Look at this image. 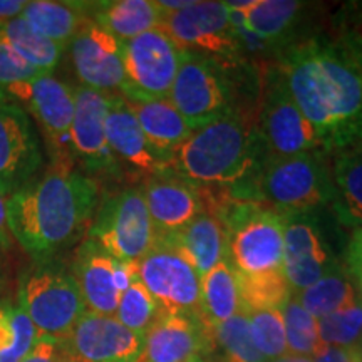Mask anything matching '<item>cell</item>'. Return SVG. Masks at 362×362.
I'll return each instance as SVG.
<instances>
[{
    "mask_svg": "<svg viewBox=\"0 0 362 362\" xmlns=\"http://www.w3.org/2000/svg\"><path fill=\"white\" fill-rule=\"evenodd\" d=\"M277 69L325 155L362 144V72L332 39L287 45Z\"/></svg>",
    "mask_w": 362,
    "mask_h": 362,
    "instance_id": "cell-1",
    "label": "cell"
},
{
    "mask_svg": "<svg viewBox=\"0 0 362 362\" xmlns=\"http://www.w3.org/2000/svg\"><path fill=\"white\" fill-rule=\"evenodd\" d=\"M99 183L76 166H49L7 198L12 238L35 264H49L89 230Z\"/></svg>",
    "mask_w": 362,
    "mask_h": 362,
    "instance_id": "cell-2",
    "label": "cell"
},
{
    "mask_svg": "<svg viewBox=\"0 0 362 362\" xmlns=\"http://www.w3.org/2000/svg\"><path fill=\"white\" fill-rule=\"evenodd\" d=\"M267 160L259 131L232 111L193 129L171 155L168 171L198 188H245Z\"/></svg>",
    "mask_w": 362,
    "mask_h": 362,
    "instance_id": "cell-3",
    "label": "cell"
},
{
    "mask_svg": "<svg viewBox=\"0 0 362 362\" xmlns=\"http://www.w3.org/2000/svg\"><path fill=\"white\" fill-rule=\"evenodd\" d=\"M203 189V188H202ZM221 198L203 189L206 214L221 221L226 235V262L238 275L282 270L284 215L264 203Z\"/></svg>",
    "mask_w": 362,
    "mask_h": 362,
    "instance_id": "cell-4",
    "label": "cell"
},
{
    "mask_svg": "<svg viewBox=\"0 0 362 362\" xmlns=\"http://www.w3.org/2000/svg\"><path fill=\"white\" fill-rule=\"evenodd\" d=\"M332 198L330 158L324 151L269 158L253 180V200L280 215L314 214Z\"/></svg>",
    "mask_w": 362,
    "mask_h": 362,
    "instance_id": "cell-5",
    "label": "cell"
},
{
    "mask_svg": "<svg viewBox=\"0 0 362 362\" xmlns=\"http://www.w3.org/2000/svg\"><path fill=\"white\" fill-rule=\"evenodd\" d=\"M2 101L19 104L37 123L51 166H76L71 151V126L76 110L74 88L52 74H40L8 88Z\"/></svg>",
    "mask_w": 362,
    "mask_h": 362,
    "instance_id": "cell-6",
    "label": "cell"
},
{
    "mask_svg": "<svg viewBox=\"0 0 362 362\" xmlns=\"http://www.w3.org/2000/svg\"><path fill=\"white\" fill-rule=\"evenodd\" d=\"M88 238L123 264H138L156 238L143 189L124 188L99 202Z\"/></svg>",
    "mask_w": 362,
    "mask_h": 362,
    "instance_id": "cell-7",
    "label": "cell"
},
{
    "mask_svg": "<svg viewBox=\"0 0 362 362\" xmlns=\"http://www.w3.org/2000/svg\"><path fill=\"white\" fill-rule=\"evenodd\" d=\"M19 302L35 329L56 339L69 336L88 310L74 275L51 262L37 265L22 277Z\"/></svg>",
    "mask_w": 362,
    "mask_h": 362,
    "instance_id": "cell-8",
    "label": "cell"
},
{
    "mask_svg": "<svg viewBox=\"0 0 362 362\" xmlns=\"http://www.w3.org/2000/svg\"><path fill=\"white\" fill-rule=\"evenodd\" d=\"M160 29L183 51L228 62L238 61L242 56L243 45L225 2L192 0L188 7L180 11H161Z\"/></svg>",
    "mask_w": 362,
    "mask_h": 362,
    "instance_id": "cell-9",
    "label": "cell"
},
{
    "mask_svg": "<svg viewBox=\"0 0 362 362\" xmlns=\"http://www.w3.org/2000/svg\"><path fill=\"white\" fill-rule=\"evenodd\" d=\"M168 99L192 129L233 111L232 89L223 67L215 59L197 52H183Z\"/></svg>",
    "mask_w": 362,
    "mask_h": 362,
    "instance_id": "cell-10",
    "label": "cell"
},
{
    "mask_svg": "<svg viewBox=\"0 0 362 362\" xmlns=\"http://www.w3.org/2000/svg\"><path fill=\"white\" fill-rule=\"evenodd\" d=\"M121 45L124 66L121 96L129 101L168 98L183 59V49L160 27L124 40Z\"/></svg>",
    "mask_w": 362,
    "mask_h": 362,
    "instance_id": "cell-11",
    "label": "cell"
},
{
    "mask_svg": "<svg viewBox=\"0 0 362 362\" xmlns=\"http://www.w3.org/2000/svg\"><path fill=\"white\" fill-rule=\"evenodd\" d=\"M138 277L161 314H200L202 277L171 240L155 238L149 252L138 262Z\"/></svg>",
    "mask_w": 362,
    "mask_h": 362,
    "instance_id": "cell-12",
    "label": "cell"
},
{
    "mask_svg": "<svg viewBox=\"0 0 362 362\" xmlns=\"http://www.w3.org/2000/svg\"><path fill=\"white\" fill-rule=\"evenodd\" d=\"M259 134L269 158L322 151L314 128L298 110L277 67L269 74L264 88Z\"/></svg>",
    "mask_w": 362,
    "mask_h": 362,
    "instance_id": "cell-13",
    "label": "cell"
},
{
    "mask_svg": "<svg viewBox=\"0 0 362 362\" xmlns=\"http://www.w3.org/2000/svg\"><path fill=\"white\" fill-rule=\"evenodd\" d=\"M76 110L71 126V151L84 175L96 178L123 176L106 138V115L111 94L84 86L74 88Z\"/></svg>",
    "mask_w": 362,
    "mask_h": 362,
    "instance_id": "cell-14",
    "label": "cell"
},
{
    "mask_svg": "<svg viewBox=\"0 0 362 362\" xmlns=\"http://www.w3.org/2000/svg\"><path fill=\"white\" fill-rule=\"evenodd\" d=\"M33 117L19 104L0 99V194L8 198L37 176L42 143Z\"/></svg>",
    "mask_w": 362,
    "mask_h": 362,
    "instance_id": "cell-15",
    "label": "cell"
},
{
    "mask_svg": "<svg viewBox=\"0 0 362 362\" xmlns=\"http://www.w3.org/2000/svg\"><path fill=\"white\" fill-rule=\"evenodd\" d=\"M339 264L314 214L284 215L282 272L292 291H304Z\"/></svg>",
    "mask_w": 362,
    "mask_h": 362,
    "instance_id": "cell-16",
    "label": "cell"
},
{
    "mask_svg": "<svg viewBox=\"0 0 362 362\" xmlns=\"http://www.w3.org/2000/svg\"><path fill=\"white\" fill-rule=\"evenodd\" d=\"M72 275L86 309L115 317L121 293L138 277V264H123L86 237L76 252Z\"/></svg>",
    "mask_w": 362,
    "mask_h": 362,
    "instance_id": "cell-17",
    "label": "cell"
},
{
    "mask_svg": "<svg viewBox=\"0 0 362 362\" xmlns=\"http://www.w3.org/2000/svg\"><path fill=\"white\" fill-rule=\"evenodd\" d=\"M146 336L136 334L112 315L86 310L66 339L67 356L84 362H139Z\"/></svg>",
    "mask_w": 362,
    "mask_h": 362,
    "instance_id": "cell-18",
    "label": "cell"
},
{
    "mask_svg": "<svg viewBox=\"0 0 362 362\" xmlns=\"http://www.w3.org/2000/svg\"><path fill=\"white\" fill-rule=\"evenodd\" d=\"M69 49L81 86L107 94H121L124 86L121 40L88 19L71 40Z\"/></svg>",
    "mask_w": 362,
    "mask_h": 362,
    "instance_id": "cell-19",
    "label": "cell"
},
{
    "mask_svg": "<svg viewBox=\"0 0 362 362\" xmlns=\"http://www.w3.org/2000/svg\"><path fill=\"white\" fill-rule=\"evenodd\" d=\"M214 349V330L198 317L161 314L148 330L139 362H205Z\"/></svg>",
    "mask_w": 362,
    "mask_h": 362,
    "instance_id": "cell-20",
    "label": "cell"
},
{
    "mask_svg": "<svg viewBox=\"0 0 362 362\" xmlns=\"http://www.w3.org/2000/svg\"><path fill=\"white\" fill-rule=\"evenodd\" d=\"M141 189L156 237L178 233L206 211L203 189L171 171L148 178Z\"/></svg>",
    "mask_w": 362,
    "mask_h": 362,
    "instance_id": "cell-21",
    "label": "cell"
},
{
    "mask_svg": "<svg viewBox=\"0 0 362 362\" xmlns=\"http://www.w3.org/2000/svg\"><path fill=\"white\" fill-rule=\"evenodd\" d=\"M106 138L123 171L146 180L168 171V161L149 146L133 110L121 94H111L106 115Z\"/></svg>",
    "mask_w": 362,
    "mask_h": 362,
    "instance_id": "cell-22",
    "label": "cell"
},
{
    "mask_svg": "<svg viewBox=\"0 0 362 362\" xmlns=\"http://www.w3.org/2000/svg\"><path fill=\"white\" fill-rule=\"evenodd\" d=\"M225 6L235 25L270 45L285 39L304 4L296 0H245L225 2Z\"/></svg>",
    "mask_w": 362,
    "mask_h": 362,
    "instance_id": "cell-23",
    "label": "cell"
},
{
    "mask_svg": "<svg viewBox=\"0 0 362 362\" xmlns=\"http://www.w3.org/2000/svg\"><path fill=\"white\" fill-rule=\"evenodd\" d=\"M334 198L330 210L344 226L362 228V144L330 155Z\"/></svg>",
    "mask_w": 362,
    "mask_h": 362,
    "instance_id": "cell-24",
    "label": "cell"
},
{
    "mask_svg": "<svg viewBox=\"0 0 362 362\" xmlns=\"http://www.w3.org/2000/svg\"><path fill=\"white\" fill-rule=\"evenodd\" d=\"M126 101L141 126L149 146L170 165V158L175 149L192 134L193 129L168 98L144 99V101L126 99Z\"/></svg>",
    "mask_w": 362,
    "mask_h": 362,
    "instance_id": "cell-25",
    "label": "cell"
},
{
    "mask_svg": "<svg viewBox=\"0 0 362 362\" xmlns=\"http://www.w3.org/2000/svg\"><path fill=\"white\" fill-rule=\"evenodd\" d=\"M89 21L117 40L134 39L161 24V8L153 0H112L88 4Z\"/></svg>",
    "mask_w": 362,
    "mask_h": 362,
    "instance_id": "cell-26",
    "label": "cell"
},
{
    "mask_svg": "<svg viewBox=\"0 0 362 362\" xmlns=\"http://www.w3.org/2000/svg\"><path fill=\"white\" fill-rule=\"evenodd\" d=\"M187 257L198 275L203 277L226 259V235L221 221L211 214H202L178 233L165 237Z\"/></svg>",
    "mask_w": 362,
    "mask_h": 362,
    "instance_id": "cell-27",
    "label": "cell"
},
{
    "mask_svg": "<svg viewBox=\"0 0 362 362\" xmlns=\"http://www.w3.org/2000/svg\"><path fill=\"white\" fill-rule=\"evenodd\" d=\"M86 12H88V4L34 0L27 2L21 19L35 34L66 49L84 22L89 19L86 17Z\"/></svg>",
    "mask_w": 362,
    "mask_h": 362,
    "instance_id": "cell-28",
    "label": "cell"
},
{
    "mask_svg": "<svg viewBox=\"0 0 362 362\" xmlns=\"http://www.w3.org/2000/svg\"><path fill=\"white\" fill-rule=\"evenodd\" d=\"M242 312L237 272L221 260L200 280V314L198 319L214 330L216 325Z\"/></svg>",
    "mask_w": 362,
    "mask_h": 362,
    "instance_id": "cell-29",
    "label": "cell"
},
{
    "mask_svg": "<svg viewBox=\"0 0 362 362\" xmlns=\"http://www.w3.org/2000/svg\"><path fill=\"white\" fill-rule=\"evenodd\" d=\"M0 42L40 74H52L64 52V47L35 34L21 17L0 25Z\"/></svg>",
    "mask_w": 362,
    "mask_h": 362,
    "instance_id": "cell-30",
    "label": "cell"
},
{
    "mask_svg": "<svg viewBox=\"0 0 362 362\" xmlns=\"http://www.w3.org/2000/svg\"><path fill=\"white\" fill-rule=\"evenodd\" d=\"M296 298L309 314L319 320L334 312L354 305L357 302V292L344 265H337L310 287L298 292Z\"/></svg>",
    "mask_w": 362,
    "mask_h": 362,
    "instance_id": "cell-31",
    "label": "cell"
},
{
    "mask_svg": "<svg viewBox=\"0 0 362 362\" xmlns=\"http://www.w3.org/2000/svg\"><path fill=\"white\" fill-rule=\"evenodd\" d=\"M238 291L242 300V312L250 314L255 310H282L293 297L292 287L284 272H267L259 275H238Z\"/></svg>",
    "mask_w": 362,
    "mask_h": 362,
    "instance_id": "cell-32",
    "label": "cell"
},
{
    "mask_svg": "<svg viewBox=\"0 0 362 362\" xmlns=\"http://www.w3.org/2000/svg\"><path fill=\"white\" fill-rule=\"evenodd\" d=\"M40 336L21 307H0V362H21Z\"/></svg>",
    "mask_w": 362,
    "mask_h": 362,
    "instance_id": "cell-33",
    "label": "cell"
},
{
    "mask_svg": "<svg viewBox=\"0 0 362 362\" xmlns=\"http://www.w3.org/2000/svg\"><path fill=\"white\" fill-rule=\"evenodd\" d=\"M282 315L287 337V354L314 359L324 347L319 337V320L309 314L296 297H292L284 307Z\"/></svg>",
    "mask_w": 362,
    "mask_h": 362,
    "instance_id": "cell-34",
    "label": "cell"
},
{
    "mask_svg": "<svg viewBox=\"0 0 362 362\" xmlns=\"http://www.w3.org/2000/svg\"><path fill=\"white\" fill-rule=\"evenodd\" d=\"M115 317L133 332L146 336L148 330L161 317V310L139 277H136L121 293Z\"/></svg>",
    "mask_w": 362,
    "mask_h": 362,
    "instance_id": "cell-35",
    "label": "cell"
},
{
    "mask_svg": "<svg viewBox=\"0 0 362 362\" xmlns=\"http://www.w3.org/2000/svg\"><path fill=\"white\" fill-rule=\"evenodd\" d=\"M214 339L215 347L223 352L225 362H267L252 341L250 320L245 312L216 325Z\"/></svg>",
    "mask_w": 362,
    "mask_h": 362,
    "instance_id": "cell-36",
    "label": "cell"
},
{
    "mask_svg": "<svg viewBox=\"0 0 362 362\" xmlns=\"http://www.w3.org/2000/svg\"><path fill=\"white\" fill-rule=\"evenodd\" d=\"M252 341L267 361H275L287 356V337L282 310L267 309L250 312Z\"/></svg>",
    "mask_w": 362,
    "mask_h": 362,
    "instance_id": "cell-37",
    "label": "cell"
},
{
    "mask_svg": "<svg viewBox=\"0 0 362 362\" xmlns=\"http://www.w3.org/2000/svg\"><path fill=\"white\" fill-rule=\"evenodd\" d=\"M319 337L324 346L356 347L362 344V302L319 319Z\"/></svg>",
    "mask_w": 362,
    "mask_h": 362,
    "instance_id": "cell-38",
    "label": "cell"
},
{
    "mask_svg": "<svg viewBox=\"0 0 362 362\" xmlns=\"http://www.w3.org/2000/svg\"><path fill=\"white\" fill-rule=\"evenodd\" d=\"M332 30L330 39L362 72V2H349L339 8L332 21Z\"/></svg>",
    "mask_w": 362,
    "mask_h": 362,
    "instance_id": "cell-39",
    "label": "cell"
},
{
    "mask_svg": "<svg viewBox=\"0 0 362 362\" xmlns=\"http://www.w3.org/2000/svg\"><path fill=\"white\" fill-rule=\"evenodd\" d=\"M37 76H40L39 71L25 64L21 57H17L11 49L0 42V99L8 88L37 78Z\"/></svg>",
    "mask_w": 362,
    "mask_h": 362,
    "instance_id": "cell-40",
    "label": "cell"
},
{
    "mask_svg": "<svg viewBox=\"0 0 362 362\" xmlns=\"http://www.w3.org/2000/svg\"><path fill=\"white\" fill-rule=\"evenodd\" d=\"M69 359L67 352L62 347L61 339L51 336H40L35 342L33 351L27 354L21 362H66Z\"/></svg>",
    "mask_w": 362,
    "mask_h": 362,
    "instance_id": "cell-41",
    "label": "cell"
},
{
    "mask_svg": "<svg viewBox=\"0 0 362 362\" xmlns=\"http://www.w3.org/2000/svg\"><path fill=\"white\" fill-rule=\"evenodd\" d=\"M349 277L354 285L361 291L362 297V228H356L349 240V245L346 250V264H344Z\"/></svg>",
    "mask_w": 362,
    "mask_h": 362,
    "instance_id": "cell-42",
    "label": "cell"
},
{
    "mask_svg": "<svg viewBox=\"0 0 362 362\" xmlns=\"http://www.w3.org/2000/svg\"><path fill=\"white\" fill-rule=\"evenodd\" d=\"M314 362H362L361 346L356 347H334L324 346L319 354L314 357Z\"/></svg>",
    "mask_w": 362,
    "mask_h": 362,
    "instance_id": "cell-43",
    "label": "cell"
},
{
    "mask_svg": "<svg viewBox=\"0 0 362 362\" xmlns=\"http://www.w3.org/2000/svg\"><path fill=\"white\" fill-rule=\"evenodd\" d=\"M25 6V0H0V25L19 19Z\"/></svg>",
    "mask_w": 362,
    "mask_h": 362,
    "instance_id": "cell-44",
    "label": "cell"
},
{
    "mask_svg": "<svg viewBox=\"0 0 362 362\" xmlns=\"http://www.w3.org/2000/svg\"><path fill=\"white\" fill-rule=\"evenodd\" d=\"M12 233L7 221V198L0 194V248L11 247Z\"/></svg>",
    "mask_w": 362,
    "mask_h": 362,
    "instance_id": "cell-45",
    "label": "cell"
},
{
    "mask_svg": "<svg viewBox=\"0 0 362 362\" xmlns=\"http://www.w3.org/2000/svg\"><path fill=\"white\" fill-rule=\"evenodd\" d=\"M272 362H314L312 357H302V356H284L280 357V359H275Z\"/></svg>",
    "mask_w": 362,
    "mask_h": 362,
    "instance_id": "cell-46",
    "label": "cell"
},
{
    "mask_svg": "<svg viewBox=\"0 0 362 362\" xmlns=\"http://www.w3.org/2000/svg\"><path fill=\"white\" fill-rule=\"evenodd\" d=\"M66 362H84V361H81V359H74V357H69V359H67Z\"/></svg>",
    "mask_w": 362,
    "mask_h": 362,
    "instance_id": "cell-47",
    "label": "cell"
},
{
    "mask_svg": "<svg viewBox=\"0 0 362 362\" xmlns=\"http://www.w3.org/2000/svg\"><path fill=\"white\" fill-rule=\"evenodd\" d=\"M361 354H362V344H361Z\"/></svg>",
    "mask_w": 362,
    "mask_h": 362,
    "instance_id": "cell-48",
    "label": "cell"
}]
</instances>
